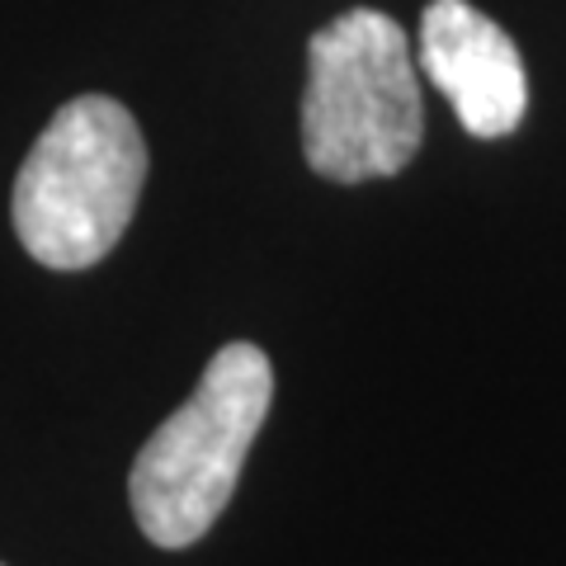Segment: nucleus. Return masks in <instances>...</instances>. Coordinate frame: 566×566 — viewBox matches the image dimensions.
<instances>
[{
	"label": "nucleus",
	"mask_w": 566,
	"mask_h": 566,
	"mask_svg": "<svg viewBox=\"0 0 566 566\" xmlns=\"http://www.w3.org/2000/svg\"><path fill=\"white\" fill-rule=\"evenodd\" d=\"M420 71L453 104L472 137H505L524 123L528 76L515 39L468 0H430L420 14Z\"/></svg>",
	"instance_id": "4"
},
{
	"label": "nucleus",
	"mask_w": 566,
	"mask_h": 566,
	"mask_svg": "<svg viewBox=\"0 0 566 566\" xmlns=\"http://www.w3.org/2000/svg\"><path fill=\"white\" fill-rule=\"evenodd\" d=\"M270 401V354L251 340L222 345L189 401L137 449L128 501L137 528L156 547H189L222 520Z\"/></svg>",
	"instance_id": "2"
},
{
	"label": "nucleus",
	"mask_w": 566,
	"mask_h": 566,
	"mask_svg": "<svg viewBox=\"0 0 566 566\" xmlns=\"http://www.w3.org/2000/svg\"><path fill=\"white\" fill-rule=\"evenodd\" d=\"M142 185L147 142L137 118L109 95H76L48 118L14 175V232L48 270H91L128 232Z\"/></svg>",
	"instance_id": "1"
},
{
	"label": "nucleus",
	"mask_w": 566,
	"mask_h": 566,
	"mask_svg": "<svg viewBox=\"0 0 566 566\" xmlns=\"http://www.w3.org/2000/svg\"><path fill=\"white\" fill-rule=\"evenodd\" d=\"M424 137L420 76L401 24L382 10H345L312 33L303 91V156L331 185L387 180Z\"/></svg>",
	"instance_id": "3"
}]
</instances>
